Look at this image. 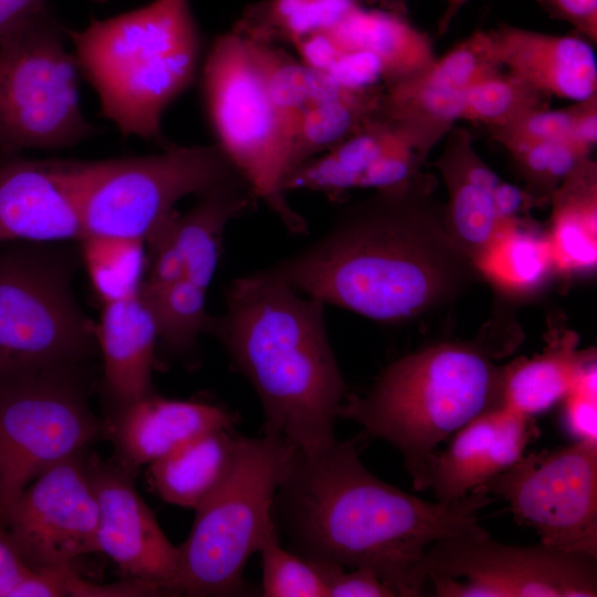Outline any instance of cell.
<instances>
[{
  "label": "cell",
  "instance_id": "obj_33",
  "mask_svg": "<svg viewBox=\"0 0 597 597\" xmlns=\"http://www.w3.org/2000/svg\"><path fill=\"white\" fill-rule=\"evenodd\" d=\"M549 98L517 76L501 70L461 92L458 121L480 124L491 133L531 112L549 107Z\"/></svg>",
  "mask_w": 597,
  "mask_h": 597
},
{
  "label": "cell",
  "instance_id": "obj_20",
  "mask_svg": "<svg viewBox=\"0 0 597 597\" xmlns=\"http://www.w3.org/2000/svg\"><path fill=\"white\" fill-rule=\"evenodd\" d=\"M95 335L103 358V388L109 413L154 394L158 335L139 290L102 302Z\"/></svg>",
  "mask_w": 597,
  "mask_h": 597
},
{
  "label": "cell",
  "instance_id": "obj_6",
  "mask_svg": "<svg viewBox=\"0 0 597 597\" xmlns=\"http://www.w3.org/2000/svg\"><path fill=\"white\" fill-rule=\"evenodd\" d=\"M297 453L294 444L268 429L261 437L239 434L228 469L195 510L190 534L178 546L176 595L244 591L245 564L277 530L275 495Z\"/></svg>",
  "mask_w": 597,
  "mask_h": 597
},
{
  "label": "cell",
  "instance_id": "obj_1",
  "mask_svg": "<svg viewBox=\"0 0 597 597\" xmlns=\"http://www.w3.org/2000/svg\"><path fill=\"white\" fill-rule=\"evenodd\" d=\"M434 177L345 208L313 243L263 271L295 291L395 324L453 298L476 272L450 234Z\"/></svg>",
  "mask_w": 597,
  "mask_h": 597
},
{
  "label": "cell",
  "instance_id": "obj_21",
  "mask_svg": "<svg viewBox=\"0 0 597 597\" xmlns=\"http://www.w3.org/2000/svg\"><path fill=\"white\" fill-rule=\"evenodd\" d=\"M342 52L366 51L383 67V85L409 80L427 70L437 57L432 40L405 13L387 9L353 10L328 30Z\"/></svg>",
  "mask_w": 597,
  "mask_h": 597
},
{
  "label": "cell",
  "instance_id": "obj_16",
  "mask_svg": "<svg viewBox=\"0 0 597 597\" xmlns=\"http://www.w3.org/2000/svg\"><path fill=\"white\" fill-rule=\"evenodd\" d=\"M86 160L0 158V243L85 239Z\"/></svg>",
  "mask_w": 597,
  "mask_h": 597
},
{
  "label": "cell",
  "instance_id": "obj_37",
  "mask_svg": "<svg viewBox=\"0 0 597 597\" xmlns=\"http://www.w3.org/2000/svg\"><path fill=\"white\" fill-rule=\"evenodd\" d=\"M509 154L538 206L549 202L562 181L590 157L570 140L535 143Z\"/></svg>",
  "mask_w": 597,
  "mask_h": 597
},
{
  "label": "cell",
  "instance_id": "obj_2",
  "mask_svg": "<svg viewBox=\"0 0 597 597\" xmlns=\"http://www.w3.org/2000/svg\"><path fill=\"white\" fill-rule=\"evenodd\" d=\"M492 499L478 488L431 502L374 475L353 440L314 454L298 451L275 495L294 552L344 568H367L396 597L420 596L421 566L437 542L485 530L479 513Z\"/></svg>",
  "mask_w": 597,
  "mask_h": 597
},
{
  "label": "cell",
  "instance_id": "obj_40",
  "mask_svg": "<svg viewBox=\"0 0 597 597\" xmlns=\"http://www.w3.org/2000/svg\"><path fill=\"white\" fill-rule=\"evenodd\" d=\"M326 73L341 85L353 90L373 87L383 81L380 62L366 51L343 52Z\"/></svg>",
  "mask_w": 597,
  "mask_h": 597
},
{
  "label": "cell",
  "instance_id": "obj_32",
  "mask_svg": "<svg viewBox=\"0 0 597 597\" xmlns=\"http://www.w3.org/2000/svg\"><path fill=\"white\" fill-rule=\"evenodd\" d=\"M207 289L182 277L171 284L155 286L142 282L139 295L154 320L158 341L170 353L191 349L206 332Z\"/></svg>",
  "mask_w": 597,
  "mask_h": 597
},
{
  "label": "cell",
  "instance_id": "obj_42",
  "mask_svg": "<svg viewBox=\"0 0 597 597\" xmlns=\"http://www.w3.org/2000/svg\"><path fill=\"white\" fill-rule=\"evenodd\" d=\"M551 18L569 23L589 42H597V0H536Z\"/></svg>",
  "mask_w": 597,
  "mask_h": 597
},
{
  "label": "cell",
  "instance_id": "obj_36",
  "mask_svg": "<svg viewBox=\"0 0 597 597\" xmlns=\"http://www.w3.org/2000/svg\"><path fill=\"white\" fill-rule=\"evenodd\" d=\"M488 31H476L413 76L420 83L447 93H461L501 71Z\"/></svg>",
  "mask_w": 597,
  "mask_h": 597
},
{
  "label": "cell",
  "instance_id": "obj_27",
  "mask_svg": "<svg viewBox=\"0 0 597 597\" xmlns=\"http://www.w3.org/2000/svg\"><path fill=\"white\" fill-rule=\"evenodd\" d=\"M473 265L494 287L512 295L538 290L556 272L547 234L521 217L500 221Z\"/></svg>",
  "mask_w": 597,
  "mask_h": 597
},
{
  "label": "cell",
  "instance_id": "obj_23",
  "mask_svg": "<svg viewBox=\"0 0 597 597\" xmlns=\"http://www.w3.org/2000/svg\"><path fill=\"white\" fill-rule=\"evenodd\" d=\"M400 148H411L419 154L400 127L377 113L360 130L286 175L282 189L284 192L311 190L335 198L359 188L360 179L370 166Z\"/></svg>",
  "mask_w": 597,
  "mask_h": 597
},
{
  "label": "cell",
  "instance_id": "obj_19",
  "mask_svg": "<svg viewBox=\"0 0 597 597\" xmlns=\"http://www.w3.org/2000/svg\"><path fill=\"white\" fill-rule=\"evenodd\" d=\"M234 415L217 405L148 395L112 412L104 434L113 442L114 460L138 471L202 432L232 428Z\"/></svg>",
  "mask_w": 597,
  "mask_h": 597
},
{
  "label": "cell",
  "instance_id": "obj_4",
  "mask_svg": "<svg viewBox=\"0 0 597 597\" xmlns=\"http://www.w3.org/2000/svg\"><path fill=\"white\" fill-rule=\"evenodd\" d=\"M66 34L101 115L123 137L168 146L164 112L192 83L201 55L189 0H153Z\"/></svg>",
  "mask_w": 597,
  "mask_h": 597
},
{
  "label": "cell",
  "instance_id": "obj_26",
  "mask_svg": "<svg viewBox=\"0 0 597 597\" xmlns=\"http://www.w3.org/2000/svg\"><path fill=\"white\" fill-rule=\"evenodd\" d=\"M594 359L595 350L578 349L574 334L556 338L541 354L504 367L502 406L534 418L562 401Z\"/></svg>",
  "mask_w": 597,
  "mask_h": 597
},
{
  "label": "cell",
  "instance_id": "obj_15",
  "mask_svg": "<svg viewBox=\"0 0 597 597\" xmlns=\"http://www.w3.org/2000/svg\"><path fill=\"white\" fill-rule=\"evenodd\" d=\"M86 469L97 502L98 552L111 557L124 577L176 595L179 548L137 492V471L94 453L86 455Z\"/></svg>",
  "mask_w": 597,
  "mask_h": 597
},
{
  "label": "cell",
  "instance_id": "obj_43",
  "mask_svg": "<svg viewBox=\"0 0 597 597\" xmlns=\"http://www.w3.org/2000/svg\"><path fill=\"white\" fill-rule=\"evenodd\" d=\"M160 591L142 580L124 578L114 584H94L71 570L66 582V597H140L159 596Z\"/></svg>",
  "mask_w": 597,
  "mask_h": 597
},
{
  "label": "cell",
  "instance_id": "obj_22",
  "mask_svg": "<svg viewBox=\"0 0 597 597\" xmlns=\"http://www.w3.org/2000/svg\"><path fill=\"white\" fill-rule=\"evenodd\" d=\"M197 198L189 210L181 214L176 211L164 227L181 255L186 277L208 290L219 264L227 224L258 199L247 181Z\"/></svg>",
  "mask_w": 597,
  "mask_h": 597
},
{
  "label": "cell",
  "instance_id": "obj_30",
  "mask_svg": "<svg viewBox=\"0 0 597 597\" xmlns=\"http://www.w3.org/2000/svg\"><path fill=\"white\" fill-rule=\"evenodd\" d=\"M363 0H262L247 8L233 30L255 41L297 40L337 25Z\"/></svg>",
  "mask_w": 597,
  "mask_h": 597
},
{
  "label": "cell",
  "instance_id": "obj_13",
  "mask_svg": "<svg viewBox=\"0 0 597 597\" xmlns=\"http://www.w3.org/2000/svg\"><path fill=\"white\" fill-rule=\"evenodd\" d=\"M481 488L541 543L597 557V440L524 453Z\"/></svg>",
  "mask_w": 597,
  "mask_h": 597
},
{
  "label": "cell",
  "instance_id": "obj_44",
  "mask_svg": "<svg viewBox=\"0 0 597 597\" xmlns=\"http://www.w3.org/2000/svg\"><path fill=\"white\" fill-rule=\"evenodd\" d=\"M293 45L304 65L325 73L343 53L328 31L306 35L297 40Z\"/></svg>",
  "mask_w": 597,
  "mask_h": 597
},
{
  "label": "cell",
  "instance_id": "obj_48",
  "mask_svg": "<svg viewBox=\"0 0 597 597\" xmlns=\"http://www.w3.org/2000/svg\"><path fill=\"white\" fill-rule=\"evenodd\" d=\"M48 0H0V35L46 6Z\"/></svg>",
  "mask_w": 597,
  "mask_h": 597
},
{
  "label": "cell",
  "instance_id": "obj_28",
  "mask_svg": "<svg viewBox=\"0 0 597 597\" xmlns=\"http://www.w3.org/2000/svg\"><path fill=\"white\" fill-rule=\"evenodd\" d=\"M383 92L384 85L345 88L335 96L310 103L297 126L285 176L360 130L377 115Z\"/></svg>",
  "mask_w": 597,
  "mask_h": 597
},
{
  "label": "cell",
  "instance_id": "obj_12",
  "mask_svg": "<svg viewBox=\"0 0 597 597\" xmlns=\"http://www.w3.org/2000/svg\"><path fill=\"white\" fill-rule=\"evenodd\" d=\"M421 573L438 597L597 596V557L541 542L503 544L486 531L434 543Z\"/></svg>",
  "mask_w": 597,
  "mask_h": 597
},
{
  "label": "cell",
  "instance_id": "obj_3",
  "mask_svg": "<svg viewBox=\"0 0 597 597\" xmlns=\"http://www.w3.org/2000/svg\"><path fill=\"white\" fill-rule=\"evenodd\" d=\"M325 305L262 270L229 284L226 311L209 317L206 327L256 392L264 429L305 454L336 440L335 422L346 397Z\"/></svg>",
  "mask_w": 597,
  "mask_h": 597
},
{
  "label": "cell",
  "instance_id": "obj_9",
  "mask_svg": "<svg viewBox=\"0 0 597 597\" xmlns=\"http://www.w3.org/2000/svg\"><path fill=\"white\" fill-rule=\"evenodd\" d=\"M239 181L247 180L217 144H169L159 154L86 160L85 238L146 243L176 212L180 199Z\"/></svg>",
  "mask_w": 597,
  "mask_h": 597
},
{
  "label": "cell",
  "instance_id": "obj_41",
  "mask_svg": "<svg viewBox=\"0 0 597 597\" xmlns=\"http://www.w3.org/2000/svg\"><path fill=\"white\" fill-rule=\"evenodd\" d=\"M328 597H396L379 577L367 568L336 566L329 577Z\"/></svg>",
  "mask_w": 597,
  "mask_h": 597
},
{
  "label": "cell",
  "instance_id": "obj_38",
  "mask_svg": "<svg viewBox=\"0 0 597 597\" xmlns=\"http://www.w3.org/2000/svg\"><path fill=\"white\" fill-rule=\"evenodd\" d=\"M575 112V103L562 109H537L490 135L507 153L535 143L569 140Z\"/></svg>",
  "mask_w": 597,
  "mask_h": 597
},
{
  "label": "cell",
  "instance_id": "obj_35",
  "mask_svg": "<svg viewBox=\"0 0 597 597\" xmlns=\"http://www.w3.org/2000/svg\"><path fill=\"white\" fill-rule=\"evenodd\" d=\"M265 597H328L329 577L337 564L305 557L280 545L277 530L259 549Z\"/></svg>",
  "mask_w": 597,
  "mask_h": 597
},
{
  "label": "cell",
  "instance_id": "obj_25",
  "mask_svg": "<svg viewBox=\"0 0 597 597\" xmlns=\"http://www.w3.org/2000/svg\"><path fill=\"white\" fill-rule=\"evenodd\" d=\"M239 434L218 428L185 441L151 462L148 481L166 503L196 510L223 476Z\"/></svg>",
  "mask_w": 597,
  "mask_h": 597
},
{
  "label": "cell",
  "instance_id": "obj_8",
  "mask_svg": "<svg viewBox=\"0 0 597 597\" xmlns=\"http://www.w3.org/2000/svg\"><path fill=\"white\" fill-rule=\"evenodd\" d=\"M66 40L48 6L0 35V158L71 148L97 132L81 109Z\"/></svg>",
  "mask_w": 597,
  "mask_h": 597
},
{
  "label": "cell",
  "instance_id": "obj_31",
  "mask_svg": "<svg viewBox=\"0 0 597 597\" xmlns=\"http://www.w3.org/2000/svg\"><path fill=\"white\" fill-rule=\"evenodd\" d=\"M242 38L272 105L286 150L287 165L297 126L310 104V67L274 43Z\"/></svg>",
  "mask_w": 597,
  "mask_h": 597
},
{
  "label": "cell",
  "instance_id": "obj_17",
  "mask_svg": "<svg viewBox=\"0 0 597 597\" xmlns=\"http://www.w3.org/2000/svg\"><path fill=\"white\" fill-rule=\"evenodd\" d=\"M538 434L533 417L504 406L472 418L433 457L421 490L440 502L459 500L512 467Z\"/></svg>",
  "mask_w": 597,
  "mask_h": 597
},
{
  "label": "cell",
  "instance_id": "obj_39",
  "mask_svg": "<svg viewBox=\"0 0 597 597\" xmlns=\"http://www.w3.org/2000/svg\"><path fill=\"white\" fill-rule=\"evenodd\" d=\"M596 359L580 370L574 386L563 398L564 423L575 440H597Z\"/></svg>",
  "mask_w": 597,
  "mask_h": 597
},
{
  "label": "cell",
  "instance_id": "obj_24",
  "mask_svg": "<svg viewBox=\"0 0 597 597\" xmlns=\"http://www.w3.org/2000/svg\"><path fill=\"white\" fill-rule=\"evenodd\" d=\"M552 216L546 232L556 272L575 275L597 264V165L584 159L549 199Z\"/></svg>",
  "mask_w": 597,
  "mask_h": 597
},
{
  "label": "cell",
  "instance_id": "obj_46",
  "mask_svg": "<svg viewBox=\"0 0 597 597\" xmlns=\"http://www.w3.org/2000/svg\"><path fill=\"white\" fill-rule=\"evenodd\" d=\"M576 112L569 140L590 154L597 142V95L575 102Z\"/></svg>",
  "mask_w": 597,
  "mask_h": 597
},
{
  "label": "cell",
  "instance_id": "obj_14",
  "mask_svg": "<svg viewBox=\"0 0 597 597\" xmlns=\"http://www.w3.org/2000/svg\"><path fill=\"white\" fill-rule=\"evenodd\" d=\"M85 451L39 474L0 515V527L32 569L70 567L98 552V510Z\"/></svg>",
  "mask_w": 597,
  "mask_h": 597
},
{
  "label": "cell",
  "instance_id": "obj_45",
  "mask_svg": "<svg viewBox=\"0 0 597 597\" xmlns=\"http://www.w3.org/2000/svg\"><path fill=\"white\" fill-rule=\"evenodd\" d=\"M31 570L0 527V597H12L17 586Z\"/></svg>",
  "mask_w": 597,
  "mask_h": 597
},
{
  "label": "cell",
  "instance_id": "obj_34",
  "mask_svg": "<svg viewBox=\"0 0 597 597\" xmlns=\"http://www.w3.org/2000/svg\"><path fill=\"white\" fill-rule=\"evenodd\" d=\"M81 243L83 261L101 303L139 290L146 270L144 242L87 237Z\"/></svg>",
  "mask_w": 597,
  "mask_h": 597
},
{
  "label": "cell",
  "instance_id": "obj_18",
  "mask_svg": "<svg viewBox=\"0 0 597 597\" xmlns=\"http://www.w3.org/2000/svg\"><path fill=\"white\" fill-rule=\"evenodd\" d=\"M488 32L501 67L537 91L574 102L597 95L596 54L579 34H547L507 23Z\"/></svg>",
  "mask_w": 597,
  "mask_h": 597
},
{
  "label": "cell",
  "instance_id": "obj_10",
  "mask_svg": "<svg viewBox=\"0 0 597 597\" xmlns=\"http://www.w3.org/2000/svg\"><path fill=\"white\" fill-rule=\"evenodd\" d=\"M201 84L216 144L256 199L290 231L306 232V221L285 199L286 150L262 77L240 34L232 30L214 40L203 63Z\"/></svg>",
  "mask_w": 597,
  "mask_h": 597
},
{
  "label": "cell",
  "instance_id": "obj_29",
  "mask_svg": "<svg viewBox=\"0 0 597 597\" xmlns=\"http://www.w3.org/2000/svg\"><path fill=\"white\" fill-rule=\"evenodd\" d=\"M434 166L448 193L443 205L447 228L473 262L501 221L493 202L495 188L474 179L448 148L443 147Z\"/></svg>",
  "mask_w": 597,
  "mask_h": 597
},
{
  "label": "cell",
  "instance_id": "obj_49",
  "mask_svg": "<svg viewBox=\"0 0 597 597\" xmlns=\"http://www.w3.org/2000/svg\"><path fill=\"white\" fill-rule=\"evenodd\" d=\"M408 0H364V2L379 3L380 8L397 12H406V2ZM447 8L439 21L438 33L442 35L447 32L453 17L458 13L461 7L469 0H446Z\"/></svg>",
  "mask_w": 597,
  "mask_h": 597
},
{
  "label": "cell",
  "instance_id": "obj_5",
  "mask_svg": "<svg viewBox=\"0 0 597 597\" xmlns=\"http://www.w3.org/2000/svg\"><path fill=\"white\" fill-rule=\"evenodd\" d=\"M492 356L475 343L426 346L388 365L365 394L345 397L339 417L398 450L421 490L438 446L472 418L502 406L504 367Z\"/></svg>",
  "mask_w": 597,
  "mask_h": 597
},
{
  "label": "cell",
  "instance_id": "obj_11",
  "mask_svg": "<svg viewBox=\"0 0 597 597\" xmlns=\"http://www.w3.org/2000/svg\"><path fill=\"white\" fill-rule=\"evenodd\" d=\"M81 365L0 383V515L43 471L104 434Z\"/></svg>",
  "mask_w": 597,
  "mask_h": 597
},
{
  "label": "cell",
  "instance_id": "obj_47",
  "mask_svg": "<svg viewBox=\"0 0 597 597\" xmlns=\"http://www.w3.org/2000/svg\"><path fill=\"white\" fill-rule=\"evenodd\" d=\"M493 202L500 220L517 218L538 206L525 189L504 181H500L493 191Z\"/></svg>",
  "mask_w": 597,
  "mask_h": 597
},
{
  "label": "cell",
  "instance_id": "obj_7",
  "mask_svg": "<svg viewBox=\"0 0 597 597\" xmlns=\"http://www.w3.org/2000/svg\"><path fill=\"white\" fill-rule=\"evenodd\" d=\"M0 244V383L84 363L97 344L73 290L76 253L65 243Z\"/></svg>",
  "mask_w": 597,
  "mask_h": 597
}]
</instances>
